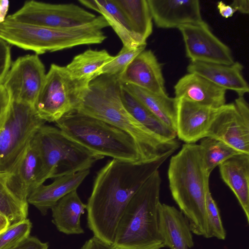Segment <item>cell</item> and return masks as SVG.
<instances>
[{
	"label": "cell",
	"instance_id": "cell-34",
	"mask_svg": "<svg viewBox=\"0 0 249 249\" xmlns=\"http://www.w3.org/2000/svg\"><path fill=\"white\" fill-rule=\"evenodd\" d=\"M10 44L0 38V85L4 80L11 66Z\"/></svg>",
	"mask_w": 249,
	"mask_h": 249
},
{
	"label": "cell",
	"instance_id": "cell-28",
	"mask_svg": "<svg viewBox=\"0 0 249 249\" xmlns=\"http://www.w3.org/2000/svg\"><path fill=\"white\" fill-rule=\"evenodd\" d=\"M114 0L126 17L132 31L146 41L153 32V19L147 0Z\"/></svg>",
	"mask_w": 249,
	"mask_h": 249
},
{
	"label": "cell",
	"instance_id": "cell-18",
	"mask_svg": "<svg viewBox=\"0 0 249 249\" xmlns=\"http://www.w3.org/2000/svg\"><path fill=\"white\" fill-rule=\"evenodd\" d=\"M175 97L217 108L226 104L227 90L204 77L188 73L174 86Z\"/></svg>",
	"mask_w": 249,
	"mask_h": 249
},
{
	"label": "cell",
	"instance_id": "cell-23",
	"mask_svg": "<svg viewBox=\"0 0 249 249\" xmlns=\"http://www.w3.org/2000/svg\"><path fill=\"white\" fill-rule=\"evenodd\" d=\"M78 2L104 17L123 46L135 49L146 44V41L132 31L126 17L114 0H79Z\"/></svg>",
	"mask_w": 249,
	"mask_h": 249
},
{
	"label": "cell",
	"instance_id": "cell-37",
	"mask_svg": "<svg viewBox=\"0 0 249 249\" xmlns=\"http://www.w3.org/2000/svg\"><path fill=\"white\" fill-rule=\"evenodd\" d=\"M81 249H114L111 245L93 236L86 241Z\"/></svg>",
	"mask_w": 249,
	"mask_h": 249
},
{
	"label": "cell",
	"instance_id": "cell-1",
	"mask_svg": "<svg viewBox=\"0 0 249 249\" xmlns=\"http://www.w3.org/2000/svg\"><path fill=\"white\" fill-rule=\"evenodd\" d=\"M171 155L137 162L112 159L98 172L86 208L87 226L93 236L112 245L118 224L128 203Z\"/></svg>",
	"mask_w": 249,
	"mask_h": 249
},
{
	"label": "cell",
	"instance_id": "cell-12",
	"mask_svg": "<svg viewBox=\"0 0 249 249\" xmlns=\"http://www.w3.org/2000/svg\"><path fill=\"white\" fill-rule=\"evenodd\" d=\"M46 74L44 65L38 55H26L12 64L2 84L12 101L34 107Z\"/></svg>",
	"mask_w": 249,
	"mask_h": 249
},
{
	"label": "cell",
	"instance_id": "cell-41",
	"mask_svg": "<svg viewBox=\"0 0 249 249\" xmlns=\"http://www.w3.org/2000/svg\"><path fill=\"white\" fill-rule=\"evenodd\" d=\"M9 226L8 219L0 212V234L6 231Z\"/></svg>",
	"mask_w": 249,
	"mask_h": 249
},
{
	"label": "cell",
	"instance_id": "cell-8",
	"mask_svg": "<svg viewBox=\"0 0 249 249\" xmlns=\"http://www.w3.org/2000/svg\"><path fill=\"white\" fill-rule=\"evenodd\" d=\"M46 122L33 106L12 101L0 126V172L10 173Z\"/></svg>",
	"mask_w": 249,
	"mask_h": 249
},
{
	"label": "cell",
	"instance_id": "cell-5",
	"mask_svg": "<svg viewBox=\"0 0 249 249\" xmlns=\"http://www.w3.org/2000/svg\"><path fill=\"white\" fill-rule=\"evenodd\" d=\"M55 123L66 136L94 154L131 162L143 161L133 139L106 122L73 110Z\"/></svg>",
	"mask_w": 249,
	"mask_h": 249
},
{
	"label": "cell",
	"instance_id": "cell-14",
	"mask_svg": "<svg viewBox=\"0 0 249 249\" xmlns=\"http://www.w3.org/2000/svg\"><path fill=\"white\" fill-rule=\"evenodd\" d=\"M129 84L158 94H166L162 66L154 53L143 50L128 65L119 77Z\"/></svg>",
	"mask_w": 249,
	"mask_h": 249
},
{
	"label": "cell",
	"instance_id": "cell-31",
	"mask_svg": "<svg viewBox=\"0 0 249 249\" xmlns=\"http://www.w3.org/2000/svg\"><path fill=\"white\" fill-rule=\"evenodd\" d=\"M146 46V44L142 45L135 49H128L123 46L118 54L114 56V58L102 68V74L120 77L131 61L145 50Z\"/></svg>",
	"mask_w": 249,
	"mask_h": 249
},
{
	"label": "cell",
	"instance_id": "cell-13",
	"mask_svg": "<svg viewBox=\"0 0 249 249\" xmlns=\"http://www.w3.org/2000/svg\"><path fill=\"white\" fill-rule=\"evenodd\" d=\"M190 62L231 65L234 62L230 48L218 39L204 21L178 28Z\"/></svg>",
	"mask_w": 249,
	"mask_h": 249
},
{
	"label": "cell",
	"instance_id": "cell-19",
	"mask_svg": "<svg viewBox=\"0 0 249 249\" xmlns=\"http://www.w3.org/2000/svg\"><path fill=\"white\" fill-rule=\"evenodd\" d=\"M243 70V66L238 62L231 65L190 62L187 67L188 73L198 74L226 90L233 91L238 96H244L249 91Z\"/></svg>",
	"mask_w": 249,
	"mask_h": 249
},
{
	"label": "cell",
	"instance_id": "cell-15",
	"mask_svg": "<svg viewBox=\"0 0 249 249\" xmlns=\"http://www.w3.org/2000/svg\"><path fill=\"white\" fill-rule=\"evenodd\" d=\"M177 99V137L185 143H195L206 137L217 108Z\"/></svg>",
	"mask_w": 249,
	"mask_h": 249
},
{
	"label": "cell",
	"instance_id": "cell-16",
	"mask_svg": "<svg viewBox=\"0 0 249 249\" xmlns=\"http://www.w3.org/2000/svg\"><path fill=\"white\" fill-rule=\"evenodd\" d=\"M152 19L158 28H178L199 23L202 18L198 0H147Z\"/></svg>",
	"mask_w": 249,
	"mask_h": 249
},
{
	"label": "cell",
	"instance_id": "cell-40",
	"mask_svg": "<svg viewBox=\"0 0 249 249\" xmlns=\"http://www.w3.org/2000/svg\"><path fill=\"white\" fill-rule=\"evenodd\" d=\"M9 6V1L8 0H0V23L5 21Z\"/></svg>",
	"mask_w": 249,
	"mask_h": 249
},
{
	"label": "cell",
	"instance_id": "cell-24",
	"mask_svg": "<svg viewBox=\"0 0 249 249\" xmlns=\"http://www.w3.org/2000/svg\"><path fill=\"white\" fill-rule=\"evenodd\" d=\"M86 208L87 204L82 201L77 191L71 192L51 209L52 222L58 231L66 234H83L80 218Z\"/></svg>",
	"mask_w": 249,
	"mask_h": 249
},
{
	"label": "cell",
	"instance_id": "cell-17",
	"mask_svg": "<svg viewBox=\"0 0 249 249\" xmlns=\"http://www.w3.org/2000/svg\"><path fill=\"white\" fill-rule=\"evenodd\" d=\"M158 226L164 247L190 249L194 246L192 231L187 219L173 206L160 203Z\"/></svg>",
	"mask_w": 249,
	"mask_h": 249
},
{
	"label": "cell",
	"instance_id": "cell-22",
	"mask_svg": "<svg viewBox=\"0 0 249 249\" xmlns=\"http://www.w3.org/2000/svg\"><path fill=\"white\" fill-rule=\"evenodd\" d=\"M218 166L221 178L235 195L249 223V155L233 156Z\"/></svg>",
	"mask_w": 249,
	"mask_h": 249
},
{
	"label": "cell",
	"instance_id": "cell-25",
	"mask_svg": "<svg viewBox=\"0 0 249 249\" xmlns=\"http://www.w3.org/2000/svg\"><path fill=\"white\" fill-rule=\"evenodd\" d=\"M121 84L158 119L176 132L178 99L175 97H171L167 93H156L132 85Z\"/></svg>",
	"mask_w": 249,
	"mask_h": 249
},
{
	"label": "cell",
	"instance_id": "cell-39",
	"mask_svg": "<svg viewBox=\"0 0 249 249\" xmlns=\"http://www.w3.org/2000/svg\"><path fill=\"white\" fill-rule=\"evenodd\" d=\"M217 7L219 14L225 18L231 17L236 12L230 5H227L222 1L217 2Z\"/></svg>",
	"mask_w": 249,
	"mask_h": 249
},
{
	"label": "cell",
	"instance_id": "cell-27",
	"mask_svg": "<svg viewBox=\"0 0 249 249\" xmlns=\"http://www.w3.org/2000/svg\"><path fill=\"white\" fill-rule=\"evenodd\" d=\"M123 103L130 114L152 133L165 141L176 139V132L154 115L122 86Z\"/></svg>",
	"mask_w": 249,
	"mask_h": 249
},
{
	"label": "cell",
	"instance_id": "cell-26",
	"mask_svg": "<svg viewBox=\"0 0 249 249\" xmlns=\"http://www.w3.org/2000/svg\"><path fill=\"white\" fill-rule=\"evenodd\" d=\"M113 58L106 50L89 49L75 56L65 67L72 78L88 86L102 74V68Z\"/></svg>",
	"mask_w": 249,
	"mask_h": 249
},
{
	"label": "cell",
	"instance_id": "cell-4",
	"mask_svg": "<svg viewBox=\"0 0 249 249\" xmlns=\"http://www.w3.org/2000/svg\"><path fill=\"white\" fill-rule=\"evenodd\" d=\"M161 182L155 172L132 197L115 232L114 249H161L164 248L158 226Z\"/></svg>",
	"mask_w": 249,
	"mask_h": 249
},
{
	"label": "cell",
	"instance_id": "cell-7",
	"mask_svg": "<svg viewBox=\"0 0 249 249\" xmlns=\"http://www.w3.org/2000/svg\"><path fill=\"white\" fill-rule=\"evenodd\" d=\"M33 140L39 161L35 189L49 178L89 169L104 158L70 139L58 127L43 125Z\"/></svg>",
	"mask_w": 249,
	"mask_h": 249
},
{
	"label": "cell",
	"instance_id": "cell-38",
	"mask_svg": "<svg viewBox=\"0 0 249 249\" xmlns=\"http://www.w3.org/2000/svg\"><path fill=\"white\" fill-rule=\"evenodd\" d=\"M235 11H238L243 14L249 13V0H234L230 5Z\"/></svg>",
	"mask_w": 249,
	"mask_h": 249
},
{
	"label": "cell",
	"instance_id": "cell-21",
	"mask_svg": "<svg viewBox=\"0 0 249 249\" xmlns=\"http://www.w3.org/2000/svg\"><path fill=\"white\" fill-rule=\"evenodd\" d=\"M87 169L54 178L51 184H42L33 190L27 198L28 203L36 207L43 215H46L62 197L78 187L89 174Z\"/></svg>",
	"mask_w": 249,
	"mask_h": 249
},
{
	"label": "cell",
	"instance_id": "cell-9",
	"mask_svg": "<svg viewBox=\"0 0 249 249\" xmlns=\"http://www.w3.org/2000/svg\"><path fill=\"white\" fill-rule=\"evenodd\" d=\"M88 86L72 78L65 66L52 64L46 74L34 109L45 122L55 123L77 109Z\"/></svg>",
	"mask_w": 249,
	"mask_h": 249
},
{
	"label": "cell",
	"instance_id": "cell-33",
	"mask_svg": "<svg viewBox=\"0 0 249 249\" xmlns=\"http://www.w3.org/2000/svg\"><path fill=\"white\" fill-rule=\"evenodd\" d=\"M206 208L211 237L225 240L226 231L223 226L219 209L210 191L207 195Z\"/></svg>",
	"mask_w": 249,
	"mask_h": 249
},
{
	"label": "cell",
	"instance_id": "cell-3",
	"mask_svg": "<svg viewBox=\"0 0 249 249\" xmlns=\"http://www.w3.org/2000/svg\"><path fill=\"white\" fill-rule=\"evenodd\" d=\"M167 174L172 197L188 220L192 232L211 238L206 208L210 175L200 145L184 143L171 157Z\"/></svg>",
	"mask_w": 249,
	"mask_h": 249
},
{
	"label": "cell",
	"instance_id": "cell-32",
	"mask_svg": "<svg viewBox=\"0 0 249 249\" xmlns=\"http://www.w3.org/2000/svg\"><path fill=\"white\" fill-rule=\"evenodd\" d=\"M32 223L26 218L0 234V249H11L29 236Z\"/></svg>",
	"mask_w": 249,
	"mask_h": 249
},
{
	"label": "cell",
	"instance_id": "cell-35",
	"mask_svg": "<svg viewBox=\"0 0 249 249\" xmlns=\"http://www.w3.org/2000/svg\"><path fill=\"white\" fill-rule=\"evenodd\" d=\"M48 242H42L37 238L29 236L11 249H48Z\"/></svg>",
	"mask_w": 249,
	"mask_h": 249
},
{
	"label": "cell",
	"instance_id": "cell-2",
	"mask_svg": "<svg viewBox=\"0 0 249 249\" xmlns=\"http://www.w3.org/2000/svg\"><path fill=\"white\" fill-rule=\"evenodd\" d=\"M121 91L119 77L101 74L89 83L76 110L128 134L136 143L143 161L174 153L180 146L178 140H163L138 122L124 107Z\"/></svg>",
	"mask_w": 249,
	"mask_h": 249
},
{
	"label": "cell",
	"instance_id": "cell-20",
	"mask_svg": "<svg viewBox=\"0 0 249 249\" xmlns=\"http://www.w3.org/2000/svg\"><path fill=\"white\" fill-rule=\"evenodd\" d=\"M39 166L38 155L33 138L8 174L6 180L10 190L24 203H28V197L35 188Z\"/></svg>",
	"mask_w": 249,
	"mask_h": 249
},
{
	"label": "cell",
	"instance_id": "cell-30",
	"mask_svg": "<svg viewBox=\"0 0 249 249\" xmlns=\"http://www.w3.org/2000/svg\"><path fill=\"white\" fill-rule=\"evenodd\" d=\"M199 145L203 150L205 166L209 175L225 160L242 154L225 142L210 137L201 139Z\"/></svg>",
	"mask_w": 249,
	"mask_h": 249
},
{
	"label": "cell",
	"instance_id": "cell-36",
	"mask_svg": "<svg viewBox=\"0 0 249 249\" xmlns=\"http://www.w3.org/2000/svg\"><path fill=\"white\" fill-rule=\"evenodd\" d=\"M11 99L9 92L3 84L0 85V126L9 107Z\"/></svg>",
	"mask_w": 249,
	"mask_h": 249
},
{
	"label": "cell",
	"instance_id": "cell-6",
	"mask_svg": "<svg viewBox=\"0 0 249 249\" xmlns=\"http://www.w3.org/2000/svg\"><path fill=\"white\" fill-rule=\"evenodd\" d=\"M0 38L38 55L79 45L98 44L101 37L98 25L94 21L79 26L53 28L6 18L0 23Z\"/></svg>",
	"mask_w": 249,
	"mask_h": 249
},
{
	"label": "cell",
	"instance_id": "cell-11",
	"mask_svg": "<svg viewBox=\"0 0 249 249\" xmlns=\"http://www.w3.org/2000/svg\"><path fill=\"white\" fill-rule=\"evenodd\" d=\"M206 137L219 140L249 155V106L244 96L216 109Z\"/></svg>",
	"mask_w": 249,
	"mask_h": 249
},
{
	"label": "cell",
	"instance_id": "cell-10",
	"mask_svg": "<svg viewBox=\"0 0 249 249\" xmlns=\"http://www.w3.org/2000/svg\"><path fill=\"white\" fill-rule=\"evenodd\" d=\"M96 17L73 3L52 4L30 0L25 1L18 10L6 18L42 27L62 28L85 25Z\"/></svg>",
	"mask_w": 249,
	"mask_h": 249
},
{
	"label": "cell",
	"instance_id": "cell-29",
	"mask_svg": "<svg viewBox=\"0 0 249 249\" xmlns=\"http://www.w3.org/2000/svg\"><path fill=\"white\" fill-rule=\"evenodd\" d=\"M8 174L0 172V212L7 218L11 226L27 218L28 203L19 200L8 188Z\"/></svg>",
	"mask_w": 249,
	"mask_h": 249
}]
</instances>
